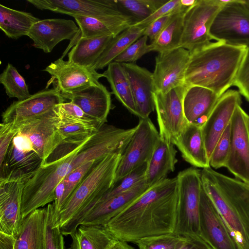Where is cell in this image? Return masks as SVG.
Masks as SVG:
<instances>
[{
    "label": "cell",
    "instance_id": "13",
    "mask_svg": "<svg viewBox=\"0 0 249 249\" xmlns=\"http://www.w3.org/2000/svg\"><path fill=\"white\" fill-rule=\"evenodd\" d=\"M29 179L24 177L0 178V232L13 236L18 234L23 219V189Z\"/></svg>",
    "mask_w": 249,
    "mask_h": 249
},
{
    "label": "cell",
    "instance_id": "45",
    "mask_svg": "<svg viewBox=\"0 0 249 249\" xmlns=\"http://www.w3.org/2000/svg\"><path fill=\"white\" fill-rule=\"evenodd\" d=\"M189 8L182 6L180 0H169L146 19L134 23L132 25L145 28L154 20L165 16L185 13Z\"/></svg>",
    "mask_w": 249,
    "mask_h": 249
},
{
    "label": "cell",
    "instance_id": "15",
    "mask_svg": "<svg viewBox=\"0 0 249 249\" xmlns=\"http://www.w3.org/2000/svg\"><path fill=\"white\" fill-rule=\"evenodd\" d=\"M190 53L182 47L159 53L153 72L157 92L165 93L185 85V76Z\"/></svg>",
    "mask_w": 249,
    "mask_h": 249
},
{
    "label": "cell",
    "instance_id": "54",
    "mask_svg": "<svg viewBox=\"0 0 249 249\" xmlns=\"http://www.w3.org/2000/svg\"></svg>",
    "mask_w": 249,
    "mask_h": 249
},
{
    "label": "cell",
    "instance_id": "23",
    "mask_svg": "<svg viewBox=\"0 0 249 249\" xmlns=\"http://www.w3.org/2000/svg\"><path fill=\"white\" fill-rule=\"evenodd\" d=\"M79 28L76 36L71 41L62 54L63 58L72 48L76 40L80 38H88L111 36L115 37L130 27L134 22L131 17L125 14L121 16H108L101 18L74 17Z\"/></svg>",
    "mask_w": 249,
    "mask_h": 249
},
{
    "label": "cell",
    "instance_id": "47",
    "mask_svg": "<svg viewBox=\"0 0 249 249\" xmlns=\"http://www.w3.org/2000/svg\"><path fill=\"white\" fill-rule=\"evenodd\" d=\"M19 126L12 123L0 124V165L6 155L13 138L19 131Z\"/></svg>",
    "mask_w": 249,
    "mask_h": 249
},
{
    "label": "cell",
    "instance_id": "48",
    "mask_svg": "<svg viewBox=\"0 0 249 249\" xmlns=\"http://www.w3.org/2000/svg\"><path fill=\"white\" fill-rule=\"evenodd\" d=\"M176 14H177L167 15L154 20L145 27L143 35L147 36L150 39L151 43L153 42Z\"/></svg>",
    "mask_w": 249,
    "mask_h": 249
},
{
    "label": "cell",
    "instance_id": "32",
    "mask_svg": "<svg viewBox=\"0 0 249 249\" xmlns=\"http://www.w3.org/2000/svg\"><path fill=\"white\" fill-rule=\"evenodd\" d=\"M53 111L55 125L64 141L86 139L103 125L94 119H83L72 117L55 107Z\"/></svg>",
    "mask_w": 249,
    "mask_h": 249
},
{
    "label": "cell",
    "instance_id": "30",
    "mask_svg": "<svg viewBox=\"0 0 249 249\" xmlns=\"http://www.w3.org/2000/svg\"><path fill=\"white\" fill-rule=\"evenodd\" d=\"M69 249H111L119 241L104 225H80Z\"/></svg>",
    "mask_w": 249,
    "mask_h": 249
},
{
    "label": "cell",
    "instance_id": "50",
    "mask_svg": "<svg viewBox=\"0 0 249 249\" xmlns=\"http://www.w3.org/2000/svg\"><path fill=\"white\" fill-rule=\"evenodd\" d=\"M16 236L0 232V249H14Z\"/></svg>",
    "mask_w": 249,
    "mask_h": 249
},
{
    "label": "cell",
    "instance_id": "16",
    "mask_svg": "<svg viewBox=\"0 0 249 249\" xmlns=\"http://www.w3.org/2000/svg\"><path fill=\"white\" fill-rule=\"evenodd\" d=\"M43 71L51 75L49 85L59 90L62 94H71L92 83L99 82L104 77L97 71L81 67L65 61L60 57L48 65ZM47 86V87H48Z\"/></svg>",
    "mask_w": 249,
    "mask_h": 249
},
{
    "label": "cell",
    "instance_id": "44",
    "mask_svg": "<svg viewBox=\"0 0 249 249\" xmlns=\"http://www.w3.org/2000/svg\"><path fill=\"white\" fill-rule=\"evenodd\" d=\"M147 36L143 35L130 45L123 53L117 57L114 62L120 63H135L143 55L149 52Z\"/></svg>",
    "mask_w": 249,
    "mask_h": 249
},
{
    "label": "cell",
    "instance_id": "36",
    "mask_svg": "<svg viewBox=\"0 0 249 249\" xmlns=\"http://www.w3.org/2000/svg\"><path fill=\"white\" fill-rule=\"evenodd\" d=\"M185 13H178L174 16L157 39L149 44V52L160 53L181 47Z\"/></svg>",
    "mask_w": 249,
    "mask_h": 249
},
{
    "label": "cell",
    "instance_id": "34",
    "mask_svg": "<svg viewBox=\"0 0 249 249\" xmlns=\"http://www.w3.org/2000/svg\"><path fill=\"white\" fill-rule=\"evenodd\" d=\"M116 99L132 114L138 116L130 83L121 63L112 62L103 73Z\"/></svg>",
    "mask_w": 249,
    "mask_h": 249
},
{
    "label": "cell",
    "instance_id": "12",
    "mask_svg": "<svg viewBox=\"0 0 249 249\" xmlns=\"http://www.w3.org/2000/svg\"><path fill=\"white\" fill-rule=\"evenodd\" d=\"M65 101L57 89L46 88L24 100L14 101L2 112V123H12L19 126L25 122L51 112Z\"/></svg>",
    "mask_w": 249,
    "mask_h": 249
},
{
    "label": "cell",
    "instance_id": "5",
    "mask_svg": "<svg viewBox=\"0 0 249 249\" xmlns=\"http://www.w3.org/2000/svg\"><path fill=\"white\" fill-rule=\"evenodd\" d=\"M88 138L64 141L26 182L21 202L23 218L33 211L54 201L56 186L71 172V161Z\"/></svg>",
    "mask_w": 249,
    "mask_h": 249
},
{
    "label": "cell",
    "instance_id": "39",
    "mask_svg": "<svg viewBox=\"0 0 249 249\" xmlns=\"http://www.w3.org/2000/svg\"><path fill=\"white\" fill-rule=\"evenodd\" d=\"M0 83L10 98H16L18 101H21L31 95L24 78L10 63L0 75Z\"/></svg>",
    "mask_w": 249,
    "mask_h": 249
},
{
    "label": "cell",
    "instance_id": "21",
    "mask_svg": "<svg viewBox=\"0 0 249 249\" xmlns=\"http://www.w3.org/2000/svg\"><path fill=\"white\" fill-rule=\"evenodd\" d=\"M122 65L130 83L138 117L149 118L155 110L154 94L156 90L153 73L135 63Z\"/></svg>",
    "mask_w": 249,
    "mask_h": 249
},
{
    "label": "cell",
    "instance_id": "14",
    "mask_svg": "<svg viewBox=\"0 0 249 249\" xmlns=\"http://www.w3.org/2000/svg\"><path fill=\"white\" fill-rule=\"evenodd\" d=\"M42 10L64 14L71 17L101 18L121 16L122 12L115 0H27Z\"/></svg>",
    "mask_w": 249,
    "mask_h": 249
},
{
    "label": "cell",
    "instance_id": "10",
    "mask_svg": "<svg viewBox=\"0 0 249 249\" xmlns=\"http://www.w3.org/2000/svg\"><path fill=\"white\" fill-rule=\"evenodd\" d=\"M186 87L179 86L165 93L154 94L160 138L173 143L188 124L183 107Z\"/></svg>",
    "mask_w": 249,
    "mask_h": 249
},
{
    "label": "cell",
    "instance_id": "18",
    "mask_svg": "<svg viewBox=\"0 0 249 249\" xmlns=\"http://www.w3.org/2000/svg\"><path fill=\"white\" fill-rule=\"evenodd\" d=\"M239 92L228 89L219 98L208 119L201 127L209 159L218 141L231 123L236 107L241 106Z\"/></svg>",
    "mask_w": 249,
    "mask_h": 249
},
{
    "label": "cell",
    "instance_id": "40",
    "mask_svg": "<svg viewBox=\"0 0 249 249\" xmlns=\"http://www.w3.org/2000/svg\"><path fill=\"white\" fill-rule=\"evenodd\" d=\"M185 240V236L172 233L143 238L135 243L139 249H179Z\"/></svg>",
    "mask_w": 249,
    "mask_h": 249
},
{
    "label": "cell",
    "instance_id": "19",
    "mask_svg": "<svg viewBox=\"0 0 249 249\" xmlns=\"http://www.w3.org/2000/svg\"><path fill=\"white\" fill-rule=\"evenodd\" d=\"M200 236L213 249H239L224 221L203 188L200 196Z\"/></svg>",
    "mask_w": 249,
    "mask_h": 249
},
{
    "label": "cell",
    "instance_id": "35",
    "mask_svg": "<svg viewBox=\"0 0 249 249\" xmlns=\"http://www.w3.org/2000/svg\"><path fill=\"white\" fill-rule=\"evenodd\" d=\"M145 28L131 25L113 37L93 66L96 71L103 69L113 62L130 45L143 36Z\"/></svg>",
    "mask_w": 249,
    "mask_h": 249
},
{
    "label": "cell",
    "instance_id": "29",
    "mask_svg": "<svg viewBox=\"0 0 249 249\" xmlns=\"http://www.w3.org/2000/svg\"><path fill=\"white\" fill-rule=\"evenodd\" d=\"M45 207L37 209L25 217L16 236L14 249H43Z\"/></svg>",
    "mask_w": 249,
    "mask_h": 249
},
{
    "label": "cell",
    "instance_id": "37",
    "mask_svg": "<svg viewBox=\"0 0 249 249\" xmlns=\"http://www.w3.org/2000/svg\"><path fill=\"white\" fill-rule=\"evenodd\" d=\"M46 209L43 249H65L59 214L55 211L54 202L48 204Z\"/></svg>",
    "mask_w": 249,
    "mask_h": 249
},
{
    "label": "cell",
    "instance_id": "38",
    "mask_svg": "<svg viewBox=\"0 0 249 249\" xmlns=\"http://www.w3.org/2000/svg\"><path fill=\"white\" fill-rule=\"evenodd\" d=\"M115 1L120 9L131 17L134 21V23H135L147 18L168 0H115Z\"/></svg>",
    "mask_w": 249,
    "mask_h": 249
},
{
    "label": "cell",
    "instance_id": "43",
    "mask_svg": "<svg viewBox=\"0 0 249 249\" xmlns=\"http://www.w3.org/2000/svg\"><path fill=\"white\" fill-rule=\"evenodd\" d=\"M95 160H92L84 163L71 171L65 176L63 179L65 183V192L62 201V209L74 190L91 168Z\"/></svg>",
    "mask_w": 249,
    "mask_h": 249
},
{
    "label": "cell",
    "instance_id": "6",
    "mask_svg": "<svg viewBox=\"0 0 249 249\" xmlns=\"http://www.w3.org/2000/svg\"><path fill=\"white\" fill-rule=\"evenodd\" d=\"M223 5L211 25L212 39L238 46H249V11L243 0H221Z\"/></svg>",
    "mask_w": 249,
    "mask_h": 249
},
{
    "label": "cell",
    "instance_id": "41",
    "mask_svg": "<svg viewBox=\"0 0 249 249\" xmlns=\"http://www.w3.org/2000/svg\"><path fill=\"white\" fill-rule=\"evenodd\" d=\"M147 163L133 170L119 181L107 193L97 202L132 190L145 183Z\"/></svg>",
    "mask_w": 249,
    "mask_h": 249
},
{
    "label": "cell",
    "instance_id": "1",
    "mask_svg": "<svg viewBox=\"0 0 249 249\" xmlns=\"http://www.w3.org/2000/svg\"><path fill=\"white\" fill-rule=\"evenodd\" d=\"M179 218L176 177L149 187L104 226L118 240L135 243L147 237L178 233Z\"/></svg>",
    "mask_w": 249,
    "mask_h": 249
},
{
    "label": "cell",
    "instance_id": "22",
    "mask_svg": "<svg viewBox=\"0 0 249 249\" xmlns=\"http://www.w3.org/2000/svg\"><path fill=\"white\" fill-rule=\"evenodd\" d=\"M111 93L104 85L97 82L71 94H62L88 116L103 125L112 109Z\"/></svg>",
    "mask_w": 249,
    "mask_h": 249
},
{
    "label": "cell",
    "instance_id": "27",
    "mask_svg": "<svg viewBox=\"0 0 249 249\" xmlns=\"http://www.w3.org/2000/svg\"><path fill=\"white\" fill-rule=\"evenodd\" d=\"M177 150L171 142L160 138L147 163L145 183L149 187L166 178L173 172L178 162Z\"/></svg>",
    "mask_w": 249,
    "mask_h": 249
},
{
    "label": "cell",
    "instance_id": "33",
    "mask_svg": "<svg viewBox=\"0 0 249 249\" xmlns=\"http://www.w3.org/2000/svg\"><path fill=\"white\" fill-rule=\"evenodd\" d=\"M39 20L30 13L0 4V28L10 38L28 36L33 25Z\"/></svg>",
    "mask_w": 249,
    "mask_h": 249
},
{
    "label": "cell",
    "instance_id": "2",
    "mask_svg": "<svg viewBox=\"0 0 249 249\" xmlns=\"http://www.w3.org/2000/svg\"><path fill=\"white\" fill-rule=\"evenodd\" d=\"M202 188L239 249H249V184L211 167L201 170Z\"/></svg>",
    "mask_w": 249,
    "mask_h": 249
},
{
    "label": "cell",
    "instance_id": "11",
    "mask_svg": "<svg viewBox=\"0 0 249 249\" xmlns=\"http://www.w3.org/2000/svg\"><path fill=\"white\" fill-rule=\"evenodd\" d=\"M249 115L238 106L231 121V148L225 167L249 184Z\"/></svg>",
    "mask_w": 249,
    "mask_h": 249
},
{
    "label": "cell",
    "instance_id": "20",
    "mask_svg": "<svg viewBox=\"0 0 249 249\" xmlns=\"http://www.w3.org/2000/svg\"><path fill=\"white\" fill-rule=\"evenodd\" d=\"M79 32L74 21L63 18L40 19L31 28L28 35L33 46L45 53L51 52L64 40H72Z\"/></svg>",
    "mask_w": 249,
    "mask_h": 249
},
{
    "label": "cell",
    "instance_id": "17",
    "mask_svg": "<svg viewBox=\"0 0 249 249\" xmlns=\"http://www.w3.org/2000/svg\"><path fill=\"white\" fill-rule=\"evenodd\" d=\"M19 126L18 133L28 139L33 151L43 161L64 141L55 125L53 109Z\"/></svg>",
    "mask_w": 249,
    "mask_h": 249
},
{
    "label": "cell",
    "instance_id": "46",
    "mask_svg": "<svg viewBox=\"0 0 249 249\" xmlns=\"http://www.w3.org/2000/svg\"><path fill=\"white\" fill-rule=\"evenodd\" d=\"M233 86L238 88L240 94L249 102V46L246 47Z\"/></svg>",
    "mask_w": 249,
    "mask_h": 249
},
{
    "label": "cell",
    "instance_id": "24",
    "mask_svg": "<svg viewBox=\"0 0 249 249\" xmlns=\"http://www.w3.org/2000/svg\"><path fill=\"white\" fill-rule=\"evenodd\" d=\"M220 96L211 89L199 86H187L183 107L188 123L202 127Z\"/></svg>",
    "mask_w": 249,
    "mask_h": 249
},
{
    "label": "cell",
    "instance_id": "7",
    "mask_svg": "<svg viewBox=\"0 0 249 249\" xmlns=\"http://www.w3.org/2000/svg\"><path fill=\"white\" fill-rule=\"evenodd\" d=\"M177 177L180 201L178 234L200 236L201 170L190 167L179 172Z\"/></svg>",
    "mask_w": 249,
    "mask_h": 249
},
{
    "label": "cell",
    "instance_id": "53",
    "mask_svg": "<svg viewBox=\"0 0 249 249\" xmlns=\"http://www.w3.org/2000/svg\"><path fill=\"white\" fill-rule=\"evenodd\" d=\"M243 2L246 8L249 11V0H243Z\"/></svg>",
    "mask_w": 249,
    "mask_h": 249
},
{
    "label": "cell",
    "instance_id": "8",
    "mask_svg": "<svg viewBox=\"0 0 249 249\" xmlns=\"http://www.w3.org/2000/svg\"><path fill=\"white\" fill-rule=\"evenodd\" d=\"M160 139L159 132L150 119L139 118L135 131L121 156L115 185L130 172L148 162Z\"/></svg>",
    "mask_w": 249,
    "mask_h": 249
},
{
    "label": "cell",
    "instance_id": "31",
    "mask_svg": "<svg viewBox=\"0 0 249 249\" xmlns=\"http://www.w3.org/2000/svg\"><path fill=\"white\" fill-rule=\"evenodd\" d=\"M113 37L111 36H104L77 39L68 53V61L81 67L92 69Z\"/></svg>",
    "mask_w": 249,
    "mask_h": 249
},
{
    "label": "cell",
    "instance_id": "42",
    "mask_svg": "<svg viewBox=\"0 0 249 249\" xmlns=\"http://www.w3.org/2000/svg\"><path fill=\"white\" fill-rule=\"evenodd\" d=\"M231 141V122L216 143L210 158L213 169L225 167L230 153Z\"/></svg>",
    "mask_w": 249,
    "mask_h": 249
},
{
    "label": "cell",
    "instance_id": "49",
    "mask_svg": "<svg viewBox=\"0 0 249 249\" xmlns=\"http://www.w3.org/2000/svg\"><path fill=\"white\" fill-rule=\"evenodd\" d=\"M186 240L179 249H213L199 235H187Z\"/></svg>",
    "mask_w": 249,
    "mask_h": 249
},
{
    "label": "cell",
    "instance_id": "25",
    "mask_svg": "<svg viewBox=\"0 0 249 249\" xmlns=\"http://www.w3.org/2000/svg\"><path fill=\"white\" fill-rule=\"evenodd\" d=\"M149 187L143 183L131 190L97 203L80 225H104L142 195Z\"/></svg>",
    "mask_w": 249,
    "mask_h": 249
},
{
    "label": "cell",
    "instance_id": "3",
    "mask_svg": "<svg viewBox=\"0 0 249 249\" xmlns=\"http://www.w3.org/2000/svg\"><path fill=\"white\" fill-rule=\"evenodd\" d=\"M246 50L215 41L190 52L185 85L205 87L221 96L233 86Z\"/></svg>",
    "mask_w": 249,
    "mask_h": 249
},
{
    "label": "cell",
    "instance_id": "51",
    "mask_svg": "<svg viewBox=\"0 0 249 249\" xmlns=\"http://www.w3.org/2000/svg\"><path fill=\"white\" fill-rule=\"evenodd\" d=\"M111 249H135L133 246L130 245L128 242L123 241H118Z\"/></svg>",
    "mask_w": 249,
    "mask_h": 249
},
{
    "label": "cell",
    "instance_id": "26",
    "mask_svg": "<svg viewBox=\"0 0 249 249\" xmlns=\"http://www.w3.org/2000/svg\"><path fill=\"white\" fill-rule=\"evenodd\" d=\"M183 159L195 167H210L201 127L188 123L173 142Z\"/></svg>",
    "mask_w": 249,
    "mask_h": 249
},
{
    "label": "cell",
    "instance_id": "28",
    "mask_svg": "<svg viewBox=\"0 0 249 249\" xmlns=\"http://www.w3.org/2000/svg\"><path fill=\"white\" fill-rule=\"evenodd\" d=\"M42 162L35 151L23 152L11 142L0 165V178L24 177L30 178Z\"/></svg>",
    "mask_w": 249,
    "mask_h": 249
},
{
    "label": "cell",
    "instance_id": "9",
    "mask_svg": "<svg viewBox=\"0 0 249 249\" xmlns=\"http://www.w3.org/2000/svg\"><path fill=\"white\" fill-rule=\"evenodd\" d=\"M223 5L221 0H197L183 15L180 47L191 52L211 43L210 28Z\"/></svg>",
    "mask_w": 249,
    "mask_h": 249
},
{
    "label": "cell",
    "instance_id": "4",
    "mask_svg": "<svg viewBox=\"0 0 249 249\" xmlns=\"http://www.w3.org/2000/svg\"><path fill=\"white\" fill-rule=\"evenodd\" d=\"M122 155L109 154L95 161L59 213L63 235L73 232L91 209L114 187Z\"/></svg>",
    "mask_w": 249,
    "mask_h": 249
},
{
    "label": "cell",
    "instance_id": "52",
    "mask_svg": "<svg viewBox=\"0 0 249 249\" xmlns=\"http://www.w3.org/2000/svg\"><path fill=\"white\" fill-rule=\"evenodd\" d=\"M197 1V0H180V3L184 7L190 8L194 5Z\"/></svg>",
    "mask_w": 249,
    "mask_h": 249
}]
</instances>
